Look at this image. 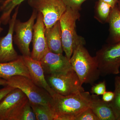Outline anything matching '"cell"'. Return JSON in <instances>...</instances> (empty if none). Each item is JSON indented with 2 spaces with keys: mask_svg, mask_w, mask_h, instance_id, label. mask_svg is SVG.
I'll return each mask as SVG.
<instances>
[{
  "mask_svg": "<svg viewBox=\"0 0 120 120\" xmlns=\"http://www.w3.org/2000/svg\"><path fill=\"white\" fill-rule=\"evenodd\" d=\"M19 6L9 22V29L6 36L0 38V63L11 62L17 60L19 56L13 47V34L14 26L19 12Z\"/></svg>",
  "mask_w": 120,
  "mask_h": 120,
  "instance_id": "7c38bea8",
  "label": "cell"
},
{
  "mask_svg": "<svg viewBox=\"0 0 120 120\" xmlns=\"http://www.w3.org/2000/svg\"><path fill=\"white\" fill-rule=\"evenodd\" d=\"M28 101L22 90L15 88L0 101V120H19L22 110Z\"/></svg>",
  "mask_w": 120,
  "mask_h": 120,
  "instance_id": "52a82bcc",
  "label": "cell"
},
{
  "mask_svg": "<svg viewBox=\"0 0 120 120\" xmlns=\"http://www.w3.org/2000/svg\"><path fill=\"white\" fill-rule=\"evenodd\" d=\"M84 45H79L69 60L72 69L82 84L92 85L101 75L94 56L90 55Z\"/></svg>",
  "mask_w": 120,
  "mask_h": 120,
  "instance_id": "7a4b0ae2",
  "label": "cell"
},
{
  "mask_svg": "<svg viewBox=\"0 0 120 120\" xmlns=\"http://www.w3.org/2000/svg\"></svg>",
  "mask_w": 120,
  "mask_h": 120,
  "instance_id": "d6a6232c",
  "label": "cell"
},
{
  "mask_svg": "<svg viewBox=\"0 0 120 120\" xmlns=\"http://www.w3.org/2000/svg\"><path fill=\"white\" fill-rule=\"evenodd\" d=\"M28 3L42 14L46 28L51 27L59 21L67 8L62 0H28Z\"/></svg>",
  "mask_w": 120,
  "mask_h": 120,
  "instance_id": "ba28073f",
  "label": "cell"
},
{
  "mask_svg": "<svg viewBox=\"0 0 120 120\" xmlns=\"http://www.w3.org/2000/svg\"><path fill=\"white\" fill-rule=\"evenodd\" d=\"M80 17L79 11L67 7L66 11L59 20L63 50L69 60L79 45L86 44L85 39L77 34L76 29V21Z\"/></svg>",
  "mask_w": 120,
  "mask_h": 120,
  "instance_id": "3957f363",
  "label": "cell"
},
{
  "mask_svg": "<svg viewBox=\"0 0 120 120\" xmlns=\"http://www.w3.org/2000/svg\"><path fill=\"white\" fill-rule=\"evenodd\" d=\"M6 80L7 85L22 90L30 102L52 106V96L47 91L35 84L30 79L18 75L10 77Z\"/></svg>",
  "mask_w": 120,
  "mask_h": 120,
  "instance_id": "277c9868",
  "label": "cell"
},
{
  "mask_svg": "<svg viewBox=\"0 0 120 120\" xmlns=\"http://www.w3.org/2000/svg\"><path fill=\"white\" fill-rule=\"evenodd\" d=\"M106 91L105 81L93 85L91 89V93L97 95H102Z\"/></svg>",
  "mask_w": 120,
  "mask_h": 120,
  "instance_id": "cb8c5ba5",
  "label": "cell"
},
{
  "mask_svg": "<svg viewBox=\"0 0 120 120\" xmlns=\"http://www.w3.org/2000/svg\"><path fill=\"white\" fill-rule=\"evenodd\" d=\"M91 95L88 92L64 96L56 93L52 97V108L56 120H74L82 112L90 108Z\"/></svg>",
  "mask_w": 120,
  "mask_h": 120,
  "instance_id": "6da1fadb",
  "label": "cell"
},
{
  "mask_svg": "<svg viewBox=\"0 0 120 120\" xmlns=\"http://www.w3.org/2000/svg\"><path fill=\"white\" fill-rule=\"evenodd\" d=\"M94 57L101 75L120 73V42L103 46L97 52Z\"/></svg>",
  "mask_w": 120,
  "mask_h": 120,
  "instance_id": "5b68a950",
  "label": "cell"
},
{
  "mask_svg": "<svg viewBox=\"0 0 120 120\" xmlns=\"http://www.w3.org/2000/svg\"><path fill=\"white\" fill-rule=\"evenodd\" d=\"M114 98L110 105L113 110L116 120H120V78L116 77L115 80Z\"/></svg>",
  "mask_w": 120,
  "mask_h": 120,
  "instance_id": "44dd1931",
  "label": "cell"
},
{
  "mask_svg": "<svg viewBox=\"0 0 120 120\" xmlns=\"http://www.w3.org/2000/svg\"><path fill=\"white\" fill-rule=\"evenodd\" d=\"M18 75L26 76L31 79L30 73L22 56L13 61L0 63V79L7 80Z\"/></svg>",
  "mask_w": 120,
  "mask_h": 120,
  "instance_id": "5bb4252c",
  "label": "cell"
},
{
  "mask_svg": "<svg viewBox=\"0 0 120 120\" xmlns=\"http://www.w3.org/2000/svg\"><path fill=\"white\" fill-rule=\"evenodd\" d=\"M22 56L28 68L31 79L39 86L47 91L52 97H53L56 93L51 88L45 78L41 61L34 60L31 56Z\"/></svg>",
  "mask_w": 120,
  "mask_h": 120,
  "instance_id": "4fadbf2b",
  "label": "cell"
},
{
  "mask_svg": "<svg viewBox=\"0 0 120 120\" xmlns=\"http://www.w3.org/2000/svg\"><path fill=\"white\" fill-rule=\"evenodd\" d=\"M45 74L65 73L72 70L69 59L62 54H57L49 50L41 60Z\"/></svg>",
  "mask_w": 120,
  "mask_h": 120,
  "instance_id": "8fae6325",
  "label": "cell"
},
{
  "mask_svg": "<svg viewBox=\"0 0 120 120\" xmlns=\"http://www.w3.org/2000/svg\"><path fill=\"white\" fill-rule=\"evenodd\" d=\"M74 120H99L92 110L88 108L82 112L77 116Z\"/></svg>",
  "mask_w": 120,
  "mask_h": 120,
  "instance_id": "603a6c76",
  "label": "cell"
},
{
  "mask_svg": "<svg viewBox=\"0 0 120 120\" xmlns=\"http://www.w3.org/2000/svg\"><path fill=\"white\" fill-rule=\"evenodd\" d=\"M1 0H0V2H1Z\"/></svg>",
  "mask_w": 120,
  "mask_h": 120,
  "instance_id": "1f68e13d",
  "label": "cell"
},
{
  "mask_svg": "<svg viewBox=\"0 0 120 120\" xmlns=\"http://www.w3.org/2000/svg\"><path fill=\"white\" fill-rule=\"evenodd\" d=\"M45 26L43 16L38 12L36 22L34 26L32 46L31 57L37 60L41 61L45 54L49 50L45 34Z\"/></svg>",
  "mask_w": 120,
  "mask_h": 120,
  "instance_id": "30bf717a",
  "label": "cell"
},
{
  "mask_svg": "<svg viewBox=\"0 0 120 120\" xmlns=\"http://www.w3.org/2000/svg\"><path fill=\"white\" fill-rule=\"evenodd\" d=\"M26 0H6L0 7L2 12L0 17V24L6 25L9 23L13 9Z\"/></svg>",
  "mask_w": 120,
  "mask_h": 120,
  "instance_id": "d6986e66",
  "label": "cell"
},
{
  "mask_svg": "<svg viewBox=\"0 0 120 120\" xmlns=\"http://www.w3.org/2000/svg\"><path fill=\"white\" fill-rule=\"evenodd\" d=\"M1 24H0V34L1 33V32H2L3 30V29L2 28L1 26Z\"/></svg>",
  "mask_w": 120,
  "mask_h": 120,
  "instance_id": "4dcf8cb0",
  "label": "cell"
},
{
  "mask_svg": "<svg viewBox=\"0 0 120 120\" xmlns=\"http://www.w3.org/2000/svg\"><path fill=\"white\" fill-rule=\"evenodd\" d=\"M37 120L35 114L28 101L24 106L20 115L19 120Z\"/></svg>",
  "mask_w": 120,
  "mask_h": 120,
  "instance_id": "7402d4cb",
  "label": "cell"
},
{
  "mask_svg": "<svg viewBox=\"0 0 120 120\" xmlns=\"http://www.w3.org/2000/svg\"><path fill=\"white\" fill-rule=\"evenodd\" d=\"M48 80L51 88L61 95L67 96L85 91L82 84L73 69L65 73L48 75Z\"/></svg>",
  "mask_w": 120,
  "mask_h": 120,
  "instance_id": "8992f818",
  "label": "cell"
},
{
  "mask_svg": "<svg viewBox=\"0 0 120 120\" xmlns=\"http://www.w3.org/2000/svg\"><path fill=\"white\" fill-rule=\"evenodd\" d=\"M30 103L37 120H56V115L51 106L31 102Z\"/></svg>",
  "mask_w": 120,
  "mask_h": 120,
  "instance_id": "ac0fdd59",
  "label": "cell"
},
{
  "mask_svg": "<svg viewBox=\"0 0 120 120\" xmlns=\"http://www.w3.org/2000/svg\"><path fill=\"white\" fill-rule=\"evenodd\" d=\"M45 36L49 51L57 54H62L61 31L60 21L49 28L45 27Z\"/></svg>",
  "mask_w": 120,
  "mask_h": 120,
  "instance_id": "2e32d148",
  "label": "cell"
},
{
  "mask_svg": "<svg viewBox=\"0 0 120 120\" xmlns=\"http://www.w3.org/2000/svg\"><path fill=\"white\" fill-rule=\"evenodd\" d=\"M90 108L99 120H116L109 102L99 98L98 95L94 94L91 95Z\"/></svg>",
  "mask_w": 120,
  "mask_h": 120,
  "instance_id": "9a60e30c",
  "label": "cell"
},
{
  "mask_svg": "<svg viewBox=\"0 0 120 120\" xmlns=\"http://www.w3.org/2000/svg\"><path fill=\"white\" fill-rule=\"evenodd\" d=\"M108 22L113 43L120 42V11L117 5L112 9Z\"/></svg>",
  "mask_w": 120,
  "mask_h": 120,
  "instance_id": "e0dca14e",
  "label": "cell"
},
{
  "mask_svg": "<svg viewBox=\"0 0 120 120\" xmlns=\"http://www.w3.org/2000/svg\"><path fill=\"white\" fill-rule=\"evenodd\" d=\"M112 9L108 4L98 0L95 5V17L102 23L108 22Z\"/></svg>",
  "mask_w": 120,
  "mask_h": 120,
  "instance_id": "ffe728a7",
  "label": "cell"
},
{
  "mask_svg": "<svg viewBox=\"0 0 120 120\" xmlns=\"http://www.w3.org/2000/svg\"><path fill=\"white\" fill-rule=\"evenodd\" d=\"M38 13L37 11L34 9L32 15L27 21L22 22L16 19L15 22V34L13 37V41L22 56H31L30 44L32 40L34 21L37 19Z\"/></svg>",
  "mask_w": 120,
  "mask_h": 120,
  "instance_id": "9c48e42d",
  "label": "cell"
},
{
  "mask_svg": "<svg viewBox=\"0 0 120 120\" xmlns=\"http://www.w3.org/2000/svg\"><path fill=\"white\" fill-rule=\"evenodd\" d=\"M0 86H7V80L0 79Z\"/></svg>",
  "mask_w": 120,
  "mask_h": 120,
  "instance_id": "f1b7e54d",
  "label": "cell"
},
{
  "mask_svg": "<svg viewBox=\"0 0 120 120\" xmlns=\"http://www.w3.org/2000/svg\"><path fill=\"white\" fill-rule=\"evenodd\" d=\"M87 0H62L67 7H69L72 9L79 11L81 6L84 2Z\"/></svg>",
  "mask_w": 120,
  "mask_h": 120,
  "instance_id": "d4e9b609",
  "label": "cell"
},
{
  "mask_svg": "<svg viewBox=\"0 0 120 120\" xmlns=\"http://www.w3.org/2000/svg\"><path fill=\"white\" fill-rule=\"evenodd\" d=\"M15 88L14 87L7 85L5 87L0 89V101Z\"/></svg>",
  "mask_w": 120,
  "mask_h": 120,
  "instance_id": "484cf974",
  "label": "cell"
},
{
  "mask_svg": "<svg viewBox=\"0 0 120 120\" xmlns=\"http://www.w3.org/2000/svg\"><path fill=\"white\" fill-rule=\"evenodd\" d=\"M108 4L113 8L117 5L118 0H98Z\"/></svg>",
  "mask_w": 120,
  "mask_h": 120,
  "instance_id": "83f0119b",
  "label": "cell"
},
{
  "mask_svg": "<svg viewBox=\"0 0 120 120\" xmlns=\"http://www.w3.org/2000/svg\"><path fill=\"white\" fill-rule=\"evenodd\" d=\"M117 6L118 9L120 11V0H118V2H117Z\"/></svg>",
  "mask_w": 120,
  "mask_h": 120,
  "instance_id": "f546056e",
  "label": "cell"
},
{
  "mask_svg": "<svg viewBox=\"0 0 120 120\" xmlns=\"http://www.w3.org/2000/svg\"><path fill=\"white\" fill-rule=\"evenodd\" d=\"M114 92L112 91H106L102 95V99L106 102L112 101L114 98Z\"/></svg>",
  "mask_w": 120,
  "mask_h": 120,
  "instance_id": "4316f807",
  "label": "cell"
}]
</instances>
